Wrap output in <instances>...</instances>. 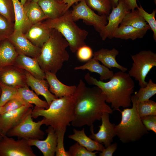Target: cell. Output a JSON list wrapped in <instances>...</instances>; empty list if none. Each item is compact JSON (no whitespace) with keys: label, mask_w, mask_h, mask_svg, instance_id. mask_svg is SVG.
Wrapping results in <instances>:
<instances>
[{"label":"cell","mask_w":156,"mask_h":156,"mask_svg":"<svg viewBox=\"0 0 156 156\" xmlns=\"http://www.w3.org/2000/svg\"><path fill=\"white\" fill-rule=\"evenodd\" d=\"M75 94L74 120L71 122L74 127L90 126L95 121L101 120L104 112L113 113V110L106 103L105 96L97 86L87 87L80 79Z\"/></svg>","instance_id":"obj_1"},{"label":"cell","mask_w":156,"mask_h":156,"mask_svg":"<svg viewBox=\"0 0 156 156\" xmlns=\"http://www.w3.org/2000/svg\"><path fill=\"white\" fill-rule=\"evenodd\" d=\"M84 79L89 85L95 86L101 89L105 96L106 102L111 104V108L114 110L131 106V98L135 84L128 73L119 71L114 74L110 80L106 82L97 80L89 73L85 75Z\"/></svg>","instance_id":"obj_2"},{"label":"cell","mask_w":156,"mask_h":156,"mask_svg":"<svg viewBox=\"0 0 156 156\" xmlns=\"http://www.w3.org/2000/svg\"><path fill=\"white\" fill-rule=\"evenodd\" d=\"M74 94L53 100L47 109L35 106L31 112L32 118L43 117V125L51 126L55 131L66 130L74 120Z\"/></svg>","instance_id":"obj_3"},{"label":"cell","mask_w":156,"mask_h":156,"mask_svg":"<svg viewBox=\"0 0 156 156\" xmlns=\"http://www.w3.org/2000/svg\"><path fill=\"white\" fill-rule=\"evenodd\" d=\"M68 46L63 36L57 30L52 29L49 38L43 45L40 54L36 58L42 70L56 74L64 62L69 60V55L66 50Z\"/></svg>","instance_id":"obj_4"},{"label":"cell","mask_w":156,"mask_h":156,"mask_svg":"<svg viewBox=\"0 0 156 156\" xmlns=\"http://www.w3.org/2000/svg\"><path fill=\"white\" fill-rule=\"evenodd\" d=\"M131 100V108H126L122 111L118 110L121 113V119L115 126L116 136L124 144L137 141L148 133L138 114V102L134 94L132 95Z\"/></svg>","instance_id":"obj_5"},{"label":"cell","mask_w":156,"mask_h":156,"mask_svg":"<svg viewBox=\"0 0 156 156\" xmlns=\"http://www.w3.org/2000/svg\"><path fill=\"white\" fill-rule=\"evenodd\" d=\"M43 23L47 27L55 29L63 36L72 53L86 45L85 40L88 32L79 28L75 22L72 17L71 11L68 10L58 18L48 19Z\"/></svg>","instance_id":"obj_6"},{"label":"cell","mask_w":156,"mask_h":156,"mask_svg":"<svg viewBox=\"0 0 156 156\" xmlns=\"http://www.w3.org/2000/svg\"><path fill=\"white\" fill-rule=\"evenodd\" d=\"M133 61L128 74L138 81L140 87H144L148 82L146 77L152 68L156 66V54L150 50H142L131 55Z\"/></svg>","instance_id":"obj_7"},{"label":"cell","mask_w":156,"mask_h":156,"mask_svg":"<svg viewBox=\"0 0 156 156\" xmlns=\"http://www.w3.org/2000/svg\"><path fill=\"white\" fill-rule=\"evenodd\" d=\"M31 112L29 114L18 124L11 129L7 133L8 137H17L26 140L29 139H42L45 134L40 129L43 120L35 122L31 116Z\"/></svg>","instance_id":"obj_8"},{"label":"cell","mask_w":156,"mask_h":156,"mask_svg":"<svg viewBox=\"0 0 156 156\" xmlns=\"http://www.w3.org/2000/svg\"><path fill=\"white\" fill-rule=\"evenodd\" d=\"M71 14L75 22L82 19L87 25L93 26L99 33L107 23L108 15L96 14L88 6L84 0H81L74 6Z\"/></svg>","instance_id":"obj_9"},{"label":"cell","mask_w":156,"mask_h":156,"mask_svg":"<svg viewBox=\"0 0 156 156\" xmlns=\"http://www.w3.org/2000/svg\"><path fill=\"white\" fill-rule=\"evenodd\" d=\"M0 156H36L27 140H17L6 135L0 140Z\"/></svg>","instance_id":"obj_10"},{"label":"cell","mask_w":156,"mask_h":156,"mask_svg":"<svg viewBox=\"0 0 156 156\" xmlns=\"http://www.w3.org/2000/svg\"><path fill=\"white\" fill-rule=\"evenodd\" d=\"M112 9L107 16V24L99 32L103 40H105L107 38L112 39L114 38L115 31L126 14L130 11L123 0H119L117 6Z\"/></svg>","instance_id":"obj_11"},{"label":"cell","mask_w":156,"mask_h":156,"mask_svg":"<svg viewBox=\"0 0 156 156\" xmlns=\"http://www.w3.org/2000/svg\"><path fill=\"white\" fill-rule=\"evenodd\" d=\"M33 106L31 104L24 105L16 109L8 111L0 115V133L3 135L20 123L31 113Z\"/></svg>","instance_id":"obj_12"},{"label":"cell","mask_w":156,"mask_h":156,"mask_svg":"<svg viewBox=\"0 0 156 156\" xmlns=\"http://www.w3.org/2000/svg\"><path fill=\"white\" fill-rule=\"evenodd\" d=\"M101 120V124L99 126V129L97 133H94L93 125L90 126L91 134L89 137L99 143L104 144L106 147L111 144L114 138L116 136V125L110 122L109 114L108 113H103Z\"/></svg>","instance_id":"obj_13"},{"label":"cell","mask_w":156,"mask_h":156,"mask_svg":"<svg viewBox=\"0 0 156 156\" xmlns=\"http://www.w3.org/2000/svg\"><path fill=\"white\" fill-rule=\"evenodd\" d=\"M18 54L33 58L40 54L41 48L34 45L19 30H14L8 38Z\"/></svg>","instance_id":"obj_14"},{"label":"cell","mask_w":156,"mask_h":156,"mask_svg":"<svg viewBox=\"0 0 156 156\" xmlns=\"http://www.w3.org/2000/svg\"><path fill=\"white\" fill-rule=\"evenodd\" d=\"M12 66L1 68L0 83L12 88H18L27 85L25 74Z\"/></svg>","instance_id":"obj_15"},{"label":"cell","mask_w":156,"mask_h":156,"mask_svg":"<svg viewBox=\"0 0 156 156\" xmlns=\"http://www.w3.org/2000/svg\"><path fill=\"white\" fill-rule=\"evenodd\" d=\"M46 132L47 135L44 140L29 139L27 140L31 146L36 147L44 156H54L55 154L57 144L56 133L53 129L50 126L46 130Z\"/></svg>","instance_id":"obj_16"},{"label":"cell","mask_w":156,"mask_h":156,"mask_svg":"<svg viewBox=\"0 0 156 156\" xmlns=\"http://www.w3.org/2000/svg\"><path fill=\"white\" fill-rule=\"evenodd\" d=\"M51 31L52 29L47 27L43 23L40 22L33 24L24 34L34 45L41 48L49 38Z\"/></svg>","instance_id":"obj_17"},{"label":"cell","mask_w":156,"mask_h":156,"mask_svg":"<svg viewBox=\"0 0 156 156\" xmlns=\"http://www.w3.org/2000/svg\"><path fill=\"white\" fill-rule=\"evenodd\" d=\"M24 73L27 86L30 87L38 96H43L49 105L53 100L58 98L49 91L46 80L36 78L26 71Z\"/></svg>","instance_id":"obj_18"},{"label":"cell","mask_w":156,"mask_h":156,"mask_svg":"<svg viewBox=\"0 0 156 156\" xmlns=\"http://www.w3.org/2000/svg\"><path fill=\"white\" fill-rule=\"evenodd\" d=\"M44 73L45 79L49 85V90L57 98L70 96L74 94L77 88V86L65 85L58 79L56 74L49 71Z\"/></svg>","instance_id":"obj_19"},{"label":"cell","mask_w":156,"mask_h":156,"mask_svg":"<svg viewBox=\"0 0 156 156\" xmlns=\"http://www.w3.org/2000/svg\"><path fill=\"white\" fill-rule=\"evenodd\" d=\"M13 65L19 68L25 70L36 78L45 79V73L41 69L36 58L19 54Z\"/></svg>","instance_id":"obj_20"},{"label":"cell","mask_w":156,"mask_h":156,"mask_svg":"<svg viewBox=\"0 0 156 156\" xmlns=\"http://www.w3.org/2000/svg\"><path fill=\"white\" fill-rule=\"evenodd\" d=\"M119 53L118 51L115 48L112 49L102 48L95 52L93 53V57L109 69L116 68L125 72L127 70V68L119 64L116 60V57Z\"/></svg>","instance_id":"obj_21"},{"label":"cell","mask_w":156,"mask_h":156,"mask_svg":"<svg viewBox=\"0 0 156 156\" xmlns=\"http://www.w3.org/2000/svg\"><path fill=\"white\" fill-rule=\"evenodd\" d=\"M47 19L57 18L65 12L67 4L60 0H41L37 3Z\"/></svg>","instance_id":"obj_22"},{"label":"cell","mask_w":156,"mask_h":156,"mask_svg":"<svg viewBox=\"0 0 156 156\" xmlns=\"http://www.w3.org/2000/svg\"><path fill=\"white\" fill-rule=\"evenodd\" d=\"M18 54L8 38L0 41V68L13 65Z\"/></svg>","instance_id":"obj_23"},{"label":"cell","mask_w":156,"mask_h":156,"mask_svg":"<svg viewBox=\"0 0 156 156\" xmlns=\"http://www.w3.org/2000/svg\"><path fill=\"white\" fill-rule=\"evenodd\" d=\"M84 130V128L81 130L74 129V134L69 135L68 138L76 141L90 151L93 152L95 151H102L105 148L103 144L87 136Z\"/></svg>","instance_id":"obj_24"},{"label":"cell","mask_w":156,"mask_h":156,"mask_svg":"<svg viewBox=\"0 0 156 156\" xmlns=\"http://www.w3.org/2000/svg\"><path fill=\"white\" fill-rule=\"evenodd\" d=\"M74 69L76 70H87L91 72L98 73L100 75V80L102 81L110 79L114 74L113 71L110 70L107 67L101 64L99 61L94 57L84 64L75 67Z\"/></svg>","instance_id":"obj_25"},{"label":"cell","mask_w":156,"mask_h":156,"mask_svg":"<svg viewBox=\"0 0 156 156\" xmlns=\"http://www.w3.org/2000/svg\"><path fill=\"white\" fill-rule=\"evenodd\" d=\"M15 15L14 30H19L25 34L32 24L28 19L23 5L19 0H12Z\"/></svg>","instance_id":"obj_26"},{"label":"cell","mask_w":156,"mask_h":156,"mask_svg":"<svg viewBox=\"0 0 156 156\" xmlns=\"http://www.w3.org/2000/svg\"><path fill=\"white\" fill-rule=\"evenodd\" d=\"M150 29L149 26L139 29L129 25L119 26L115 31L114 38L133 40L143 38L147 31Z\"/></svg>","instance_id":"obj_27"},{"label":"cell","mask_w":156,"mask_h":156,"mask_svg":"<svg viewBox=\"0 0 156 156\" xmlns=\"http://www.w3.org/2000/svg\"><path fill=\"white\" fill-rule=\"evenodd\" d=\"M19 97L28 104H34L38 107L47 109L49 105L46 102L40 99L32 90H30L27 85L18 89Z\"/></svg>","instance_id":"obj_28"},{"label":"cell","mask_w":156,"mask_h":156,"mask_svg":"<svg viewBox=\"0 0 156 156\" xmlns=\"http://www.w3.org/2000/svg\"><path fill=\"white\" fill-rule=\"evenodd\" d=\"M27 16L33 25L47 19L40 7L37 3L28 1L23 5Z\"/></svg>","instance_id":"obj_29"},{"label":"cell","mask_w":156,"mask_h":156,"mask_svg":"<svg viewBox=\"0 0 156 156\" xmlns=\"http://www.w3.org/2000/svg\"><path fill=\"white\" fill-rule=\"evenodd\" d=\"M129 25L142 29L149 26L137 10L130 11L127 13L121 22L120 26Z\"/></svg>","instance_id":"obj_30"},{"label":"cell","mask_w":156,"mask_h":156,"mask_svg":"<svg viewBox=\"0 0 156 156\" xmlns=\"http://www.w3.org/2000/svg\"><path fill=\"white\" fill-rule=\"evenodd\" d=\"M88 6L99 15H108L112 7L109 0H84Z\"/></svg>","instance_id":"obj_31"},{"label":"cell","mask_w":156,"mask_h":156,"mask_svg":"<svg viewBox=\"0 0 156 156\" xmlns=\"http://www.w3.org/2000/svg\"><path fill=\"white\" fill-rule=\"evenodd\" d=\"M156 93V84L151 79H150L148 82L144 87H140L137 92L134 94L137 102L148 100Z\"/></svg>","instance_id":"obj_32"},{"label":"cell","mask_w":156,"mask_h":156,"mask_svg":"<svg viewBox=\"0 0 156 156\" xmlns=\"http://www.w3.org/2000/svg\"><path fill=\"white\" fill-rule=\"evenodd\" d=\"M137 109L141 118L149 115H156V103L148 100L138 103Z\"/></svg>","instance_id":"obj_33"},{"label":"cell","mask_w":156,"mask_h":156,"mask_svg":"<svg viewBox=\"0 0 156 156\" xmlns=\"http://www.w3.org/2000/svg\"><path fill=\"white\" fill-rule=\"evenodd\" d=\"M1 94L0 96V106H3L10 100L19 98L18 89L5 85L0 83Z\"/></svg>","instance_id":"obj_34"},{"label":"cell","mask_w":156,"mask_h":156,"mask_svg":"<svg viewBox=\"0 0 156 156\" xmlns=\"http://www.w3.org/2000/svg\"><path fill=\"white\" fill-rule=\"evenodd\" d=\"M139 14L143 17L146 22L148 23L150 29L153 32V37L154 40L156 41V21L155 15L156 9L154 10L151 13H149L143 9L140 5L137 10Z\"/></svg>","instance_id":"obj_35"},{"label":"cell","mask_w":156,"mask_h":156,"mask_svg":"<svg viewBox=\"0 0 156 156\" xmlns=\"http://www.w3.org/2000/svg\"><path fill=\"white\" fill-rule=\"evenodd\" d=\"M14 31V23L0 14V41L8 38Z\"/></svg>","instance_id":"obj_36"},{"label":"cell","mask_w":156,"mask_h":156,"mask_svg":"<svg viewBox=\"0 0 156 156\" xmlns=\"http://www.w3.org/2000/svg\"><path fill=\"white\" fill-rule=\"evenodd\" d=\"M0 14L10 21H15V15L12 0H0Z\"/></svg>","instance_id":"obj_37"},{"label":"cell","mask_w":156,"mask_h":156,"mask_svg":"<svg viewBox=\"0 0 156 156\" xmlns=\"http://www.w3.org/2000/svg\"><path fill=\"white\" fill-rule=\"evenodd\" d=\"M69 156H96L98 152H90L77 142L71 146L67 151Z\"/></svg>","instance_id":"obj_38"},{"label":"cell","mask_w":156,"mask_h":156,"mask_svg":"<svg viewBox=\"0 0 156 156\" xmlns=\"http://www.w3.org/2000/svg\"><path fill=\"white\" fill-rule=\"evenodd\" d=\"M66 130L55 131L57 136V144L55 155L56 156H69L64 149V140Z\"/></svg>","instance_id":"obj_39"},{"label":"cell","mask_w":156,"mask_h":156,"mask_svg":"<svg viewBox=\"0 0 156 156\" xmlns=\"http://www.w3.org/2000/svg\"><path fill=\"white\" fill-rule=\"evenodd\" d=\"M76 51L78 59L81 62H87L93 57L92 49L86 44L79 48Z\"/></svg>","instance_id":"obj_40"},{"label":"cell","mask_w":156,"mask_h":156,"mask_svg":"<svg viewBox=\"0 0 156 156\" xmlns=\"http://www.w3.org/2000/svg\"><path fill=\"white\" fill-rule=\"evenodd\" d=\"M27 104L20 98H14L8 101L3 106L1 114L8 111L16 109Z\"/></svg>","instance_id":"obj_41"},{"label":"cell","mask_w":156,"mask_h":156,"mask_svg":"<svg viewBox=\"0 0 156 156\" xmlns=\"http://www.w3.org/2000/svg\"><path fill=\"white\" fill-rule=\"evenodd\" d=\"M142 123L148 131L156 133V115H149L141 118Z\"/></svg>","instance_id":"obj_42"},{"label":"cell","mask_w":156,"mask_h":156,"mask_svg":"<svg viewBox=\"0 0 156 156\" xmlns=\"http://www.w3.org/2000/svg\"><path fill=\"white\" fill-rule=\"evenodd\" d=\"M118 144L117 143L111 144L103 150L99 154L100 156H112L117 149Z\"/></svg>","instance_id":"obj_43"},{"label":"cell","mask_w":156,"mask_h":156,"mask_svg":"<svg viewBox=\"0 0 156 156\" xmlns=\"http://www.w3.org/2000/svg\"><path fill=\"white\" fill-rule=\"evenodd\" d=\"M129 9L130 10H135L138 8V6L137 4L136 0H123Z\"/></svg>","instance_id":"obj_44"},{"label":"cell","mask_w":156,"mask_h":156,"mask_svg":"<svg viewBox=\"0 0 156 156\" xmlns=\"http://www.w3.org/2000/svg\"><path fill=\"white\" fill-rule=\"evenodd\" d=\"M81 0H62V1L67 4L65 12L68 10L70 8L74 3H77Z\"/></svg>","instance_id":"obj_45"},{"label":"cell","mask_w":156,"mask_h":156,"mask_svg":"<svg viewBox=\"0 0 156 156\" xmlns=\"http://www.w3.org/2000/svg\"><path fill=\"white\" fill-rule=\"evenodd\" d=\"M112 8L116 7L118 5L119 0H109Z\"/></svg>","instance_id":"obj_46"},{"label":"cell","mask_w":156,"mask_h":156,"mask_svg":"<svg viewBox=\"0 0 156 156\" xmlns=\"http://www.w3.org/2000/svg\"><path fill=\"white\" fill-rule=\"evenodd\" d=\"M33 0H20L21 3L24 5L28 1H32Z\"/></svg>","instance_id":"obj_47"},{"label":"cell","mask_w":156,"mask_h":156,"mask_svg":"<svg viewBox=\"0 0 156 156\" xmlns=\"http://www.w3.org/2000/svg\"><path fill=\"white\" fill-rule=\"evenodd\" d=\"M3 109V106H0V115L1 114Z\"/></svg>","instance_id":"obj_48"},{"label":"cell","mask_w":156,"mask_h":156,"mask_svg":"<svg viewBox=\"0 0 156 156\" xmlns=\"http://www.w3.org/2000/svg\"><path fill=\"white\" fill-rule=\"evenodd\" d=\"M40 0H33L32 1L34 2L37 3L38 1Z\"/></svg>","instance_id":"obj_49"},{"label":"cell","mask_w":156,"mask_h":156,"mask_svg":"<svg viewBox=\"0 0 156 156\" xmlns=\"http://www.w3.org/2000/svg\"><path fill=\"white\" fill-rule=\"evenodd\" d=\"M3 136L0 133V140L2 138Z\"/></svg>","instance_id":"obj_50"},{"label":"cell","mask_w":156,"mask_h":156,"mask_svg":"<svg viewBox=\"0 0 156 156\" xmlns=\"http://www.w3.org/2000/svg\"><path fill=\"white\" fill-rule=\"evenodd\" d=\"M1 89L0 87V95H1Z\"/></svg>","instance_id":"obj_51"},{"label":"cell","mask_w":156,"mask_h":156,"mask_svg":"<svg viewBox=\"0 0 156 156\" xmlns=\"http://www.w3.org/2000/svg\"><path fill=\"white\" fill-rule=\"evenodd\" d=\"M60 1H62V0H60Z\"/></svg>","instance_id":"obj_52"},{"label":"cell","mask_w":156,"mask_h":156,"mask_svg":"<svg viewBox=\"0 0 156 156\" xmlns=\"http://www.w3.org/2000/svg\"><path fill=\"white\" fill-rule=\"evenodd\" d=\"M1 68H0V69H1Z\"/></svg>","instance_id":"obj_53"}]
</instances>
